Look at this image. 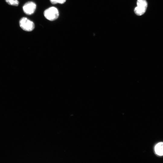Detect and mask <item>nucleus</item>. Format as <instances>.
Wrapping results in <instances>:
<instances>
[{
    "mask_svg": "<svg viewBox=\"0 0 163 163\" xmlns=\"http://www.w3.org/2000/svg\"><path fill=\"white\" fill-rule=\"evenodd\" d=\"M19 25L21 27L27 31H31L35 27L34 23L27 18H21L19 21Z\"/></svg>",
    "mask_w": 163,
    "mask_h": 163,
    "instance_id": "obj_1",
    "label": "nucleus"
},
{
    "mask_svg": "<svg viewBox=\"0 0 163 163\" xmlns=\"http://www.w3.org/2000/svg\"><path fill=\"white\" fill-rule=\"evenodd\" d=\"M44 15L47 19L53 21L56 19L58 17L59 12L56 8L52 7L45 10L44 12Z\"/></svg>",
    "mask_w": 163,
    "mask_h": 163,
    "instance_id": "obj_2",
    "label": "nucleus"
},
{
    "mask_svg": "<svg viewBox=\"0 0 163 163\" xmlns=\"http://www.w3.org/2000/svg\"><path fill=\"white\" fill-rule=\"evenodd\" d=\"M137 6L135 8L134 11L136 15L141 16L145 12L147 7V3L146 0H137Z\"/></svg>",
    "mask_w": 163,
    "mask_h": 163,
    "instance_id": "obj_3",
    "label": "nucleus"
},
{
    "mask_svg": "<svg viewBox=\"0 0 163 163\" xmlns=\"http://www.w3.org/2000/svg\"><path fill=\"white\" fill-rule=\"evenodd\" d=\"M36 8V5L32 2H26L23 7L24 13L27 15H30L34 13Z\"/></svg>",
    "mask_w": 163,
    "mask_h": 163,
    "instance_id": "obj_4",
    "label": "nucleus"
},
{
    "mask_svg": "<svg viewBox=\"0 0 163 163\" xmlns=\"http://www.w3.org/2000/svg\"><path fill=\"white\" fill-rule=\"evenodd\" d=\"M155 151L157 154L159 155H163V142L158 143L155 145Z\"/></svg>",
    "mask_w": 163,
    "mask_h": 163,
    "instance_id": "obj_5",
    "label": "nucleus"
},
{
    "mask_svg": "<svg viewBox=\"0 0 163 163\" xmlns=\"http://www.w3.org/2000/svg\"><path fill=\"white\" fill-rule=\"evenodd\" d=\"M5 1L9 5L14 6H18L19 3L18 0H5Z\"/></svg>",
    "mask_w": 163,
    "mask_h": 163,
    "instance_id": "obj_6",
    "label": "nucleus"
},
{
    "mask_svg": "<svg viewBox=\"0 0 163 163\" xmlns=\"http://www.w3.org/2000/svg\"><path fill=\"white\" fill-rule=\"evenodd\" d=\"M66 0H50L51 3L53 4L59 3L61 4L64 3Z\"/></svg>",
    "mask_w": 163,
    "mask_h": 163,
    "instance_id": "obj_7",
    "label": "nucleus"
}]
</instances>
